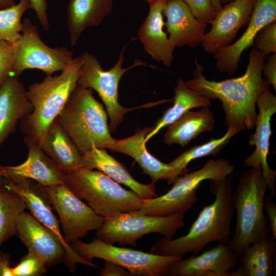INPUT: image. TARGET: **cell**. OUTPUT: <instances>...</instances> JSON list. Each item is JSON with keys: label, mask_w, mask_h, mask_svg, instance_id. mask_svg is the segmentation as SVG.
Returning <instances> with one entry per match:
<instances>
[{"label": "cell", "mask_w": 276, "mask_h": 276, "mask_svg": "<svg viewBox=\"0 0 276 276\" xmlns=\"http://www.w3.org/2000/svg\"><path fill=\"white\" fill-rule=\"evenodd\" d=\"M266 55L256 48L249 53L246 70L242 76L221 81L210 80L203 75V66L195 60L194 77L187 85L210 99H219L225 112V124L240 132L252 129L257 114L256 102L263 78L262 71Z\"/></svg>", "instance_id": "6da1fadb"}, {"label": "cell", "mask_w": 276, "mask_h": 276, "mask_svg": "<svg viewBox=\"0 0 276 276\" xmlns=\"http://www.w3.org/2000/svg\"><path fill=\"white\" fill-rule=\"evenodd\" d=\"M210 190L214 200L202 209L187 234L174 239H159L151 247V253L183 257L189 252L198 254L212 242L228 244L235 213L233 174L221 179L211 180Z\"/></svg>", "instance_id": "7a4b0ae2"}, {"label": "cell", "mask_w": 276, "mask_h": 276, "mask_svg": "<svg viewBox=\"0 0 276 276\" xmlns=\"http://www.w3.org/2000/svg\"><path fill=\"white\" fill-rule=\"evenodd\" d=\"M82 62L81 56L74 58L60 74L47 75L41 82L29 86L27 95L33 109L19 121L24 140L31 141L40 146L49 127L76 87Z\"/></svg>", "instance_id": "3957f363"}, {"label": "cell", "mask_w": 276, "mask_h": 276, "mask_svg": "<svg viewBox=\"0 0 276 276\" xmlns=\"http://www.w3.org/2000/svg\"><path fill=\"white\" fill-rule=\"evenodd\" d=\"M267 189L262 168L258 166L245 171L233 191L236 225L228 245L238 258L250 245L270 234L264 209Z\"/></svg>", "instance_id": "277c9868"}, {"label": "cell", "mask_w": 276, "mask_h": 276, "mask_svg": "<svg viewBox=\"0 0 276 276\" xmlns=\"http://www.w3.org/2000/svg\"><path fill=\"white\" fill-rule=\"evenodd\" d=\"M107 116L93 89L77 85L55 120L82 154L93 147L108 149L113 143Z\"/></svg>", "instance_id": "5b68a950"}, {"label": "cell", "mask_w": 276, "mask_h": 276, "mask_svg": "<svg viewBox=\"0 0 276 276\" xmlns=\"http://www.w3.org/2000/svg\"><path fill=\"white\" fill-rule=\"evenodd\" d=\"M65 184L104 218L140 209L142 199L99 170L82 167L66 173Z\"/></svg>", "instance_id": "8992f818"}, {"label": "cell", "mask_w": 276, "mask_h": 276, "mask_svg": "<svg viewBox=\"0 0 276 276\" xmlns=\"http://www.w3.org/2000/svg\"><path fill=\"white\" fill-rule=\"evenodd\" d=\"M235 167L225 158L209 159L199 169L177 177L165 194L142 200L138 211L144 214L167 216L191 209L197 201V191L206 180H219L232 174Z\"/></svg>", "instance_id": "52a82bcc"}, {"label": "cell", "mask_w": 276, "mask_h": 276, "mask_svg": "<svg viewBox=\"0 0 276 276\" xmlns=\"http://www.w3.org/2000/svg\"><path fill=\"white\" fill-rule=\"evenodd\" d=\"M185 213L177 212L167 216L144 214L138 210L118 213L103 218L96 231L98 239L110 244L136 246V241L143 236L159 233L172 239L176 232L185 226Z\"/></svg>", "instance_id": "ba28073f"}, {"label": "cell", "mask_w": 276, "mask_h": 276, "mask_svg": "<svg viewBox=\"0 0 276 276\" xmlns=\"http://www.w3.org/2000/svg\"><path fill=\"white\" fill-rule=\"evenodd\" d=\"M127 44L122 48L118 60L109 70L104 71L96 57L87 52L80 56L83 62L77 85L96 91L104 103L110 119L109 130L115 131L122 123L124 116L134 108H125L119 102L118 88L121 79L128 70L146 63L135 59L132 65L123 68L124 52Z\"/></svg>", "instance_id": "9c48e42d"}, {"label": "cell", "mask_w": 276, "mask_h": 276, "mask_svg": "<svg viewBox=\"0 0 276 276\" xmlns=\"http://www.w3.org/2000/svg\"><path fill=\"white\" fill-rule=\"evenodd\" d=\"M71 246L80 256L93 262L94 258L116 263L127 269L133 276H163L170 265L182 258L179 256H163L134 249L120 247L104 242L96 237L89 243L80 239Z\"/></svg>", "instance_id": "30bf717a"}, {"label": "cell", "mask_w": 276, "mask_h": 276, "mask_svg": "<svg viewBox=\"0 0 276 276\" xmlns=\"http://www.w3.org/2000/svg\"><path fill=\"white\" fill-rule=\"evenodd\" d=\"M21 32V37L16 42V57L10 76L18 77L27 69L40 70L51 76L62 71L73 61V53L67 48L47 45L29 18L23 20Z\"/></svg>", "instance_id": "8fae6325"}, {"label": "cell", "mask_w": 276, "mask_h": 276, "mask_svg": "<svg viewBox=\"0 0 276 276\" xmlns=\"http://www.w3.org/2000/svg\"><path fill=\"white\" fill-rule=\"evenodd\" d=\"M59 217L65 241L68 244L85 237L89 232L97 231L103 217L96 214L64 184L42 186Z\"/></svg>", "instance_id": "7c38bea8"}, {"label": "cell", "mask_w": 276, "mask_h": 276, "mask_svg": "<svg viewBox=\"0 0 276 276\" xmlns=\"http://www.w3.org/2000/svg\"><path fill=\"white\" fill-rule=\"evenodd\" d=\"M2 179L6 187L22 198L32 215L51 231L62 243L66 251L63 262L71 272L76 270L77 263L98 267L93 262L83 258L65 241L60 228L59 221L52 211L51 204L41 185L30 179L2 177Z\"/></svg>", "instance_id": "4fadbf2b"}, {"label": "cell", "mask_w": 276, "mask_h": 276, "mask_svg": "<svg viewBox=\"0 0 276 276\" xmlns=\"http://www.w3.org/2000/svg\"><path fill=\"white\" fill-rule=\"evenodd\" d=\"M258 108L256 119V129L248 141L249 146H255V151L244 160L245 167L260 166L270 191V197L275 196L276 171L267 163L270 139L271 134L270 121L276 112V97L270 89V85L263 79L257 102Z\"/></svg>", "instance_id": "5bb4252c"}, {"label": "cell", "mask_w": 276, "mask_h": 276, "mask_svg": "<svg viewBox=\"0 0 276 276\" xmlns=\"http://www.w3.org/2000/svg\"><path fill=\"white\" fill-rule=\"evenodd\" d=\"M238 258L227 244L218 243L200 255L176 261L167 276H233Z\"/></svg>", "instance_id": "9a60e30c"}, {"label": "cell", "mask_w": 276, "mask_h": 276, "mask_svg": "<svg viewBox=\"0 0 276 276\" xmlns=\"http://www.w3.org/2000/svg\"><path fill=\"white\" fill-rule=\"evenodd\" d=\"M276 20V0H256L248 27L235 42L220 48L214 57L216 66L221 72L233 74L239 67L243 51L254 44L260 31L271 22Z\"/></svg>", "instance_id": "2e32d148"}, {"label": "cell", "mask_w": 276, "mask_h": 276, "mask_svg": "<svg viewBox=\"0 0 276 276\" xmlns=\"http://www.w3.org/2000/svg\"><path fill=\"white\" fill-rule=\"evenodd\" d=\"M256 0H233L217 13L210 22L201 45L204 52L215 54L232 43L238 31L248 25Z\"/></svg>", "instance_id": "e0dca14e"}, {"label": "cell", "mask_w": 276, "mask_h": 276, "mask_svg": "<svg viewBox=\"0 0 276 276\" xmlns=\"http://www.w3.org/2000/svg\"><path fill=\"white\" fill-rule=\"evenodd\" d=\"M15 235L47 269L64 262L66 251L62 243L30 213L24 211L18 216Z\"/></svg>", "instance_id": "ac0fdd59"}, {"label": "cell", "mask_w": 276, "mask_h": 276, "mask_svg": "<svg viewBox=\"0 0 276 276\" xmlns=\"http://www.w3.org/2000/svg\"><path fill=\"white\" fill-rule=\"evenodd\" d=\"M24 141L28 148L26 160L14 166L0 164V176L10 179H30L42 186L64 184L66 173L37 144L29 140Z\"/></svg>", "instance_id": "d6986e66"}, {"label": "cell", "mask_w": 276, "mask_h": 276, "mask_svg": "<svg viewBox=\"0 0 276 276\" xmlns=\"http://www.w3.org/2000/svg\"><path fill=\"white\" fill-rule=\"evenodd\" d=\"M163 14L169 39L175 47L195 48L201 44L207 24L198 19L182 0H167Z\"/></svg>", "instance_id": "ffe728a7"}, {"label": "cell", "mask_w": 276, "mask_h": 276, "mask_svg": "<svg viewBox=\"0 0 276 276\" xmlns=\"http://www.w3.org/2000/svg\"><path fill=\"white\" fill-rule=\"evenodd\" d=\"M152 128L139 129L134 134L125 139H114L108 149L131 157L143 169V172L150 176L152 182L155 183L159 180H165L169 185L172 184L178 177L175 169L169 164L158 159L146 149L145 139Z\"/></svg>", "instance_id": "44dd1931"}, {"label": "cell", "mask_w": 276, "mask_h": 276, "mask_svg": "<svg viewBox=\"0 0 276 276\" xmlns=\"http://www.w3.org/2000/svg\"><path fill=\"white\" fill-rule=\"evenodd\" d=\"M166 1L154 0L149 4L148 14L138 31L137 37L148 54L170 66L175 47L164 30L163 9Z\"/></svg>", "instance_id": "7402d4cb"}, {"label": "cell", "mask_w": 276, "mask_h": 276, "mask_svg": "<svg viewBox=\"0 0 276 276\" xmlns=\"http://www.w3.org/2000/svg\"><path fill=\"white\" fill-rule=\"evenodd\" d=\"M32 109L27 90L18 77H8L0 87V147L15 132L18 121Z\"/></svg>", "instance_id": "603a6c76"}, {"label": "cell", "mask_w": 276, "mask_h": 276, "mask_svg": "<svg viewBox=\"0 0 276 276\" xmlns=\"http://www.w3.org/2000/svg\"><path fill=\"white\" fill-rule=\"evenodd\" d=\"M83 167L97 169L117 182L131 189L142 200L156 196L155 183L143 184L136 180L121 163L105 149L93 147L82 154Z\"/></svg>", "instance_id": "cb8c5ba5"}, {"label": "cell", "mask_w": 276, "mask_h": 276, "mask_svg": "<svg viewBox=\"0 0 276 276\" xmlns=\"http://www.w3.org/2000/svg\"><path fill=\"white\" fill-rule=\"evenodd\" d=\"M114 0H70L67 6V24L70 43L74 46L86 29L98 26L111 12Z\"/></svg>", "instance_id": "d4e9b609"}, {"label": "cell", "mask_w": 276, "mask_h": 276, "mask_svg": "<svg viewBox=\"0 0 276 276\" xmlns=\"http://www.w3.org/2000/svg\"><path fill=\"white\" fill-rule=\"evenodd\" d=\"M40 147L65 173L83 167L82 154L56 120L49 127Z\"/></svg>", "instance_id": "484cf974"}, {"label": "cell", "mask_w": 276, "mask_h": 276, "mask_svg": "<svg viewBox=\"0 0 276 276\" xmlns=\"http://www.w3.org/2000/svg\"><path fill=\"white\" fill-rule=\"evenodd\" d=\"M271 235L250 245L238 258L233 276H272L275 270L276 242Z\"/></svg>", "instance_id": "4316f807"}, {"label": "cell", "mask_w": 276, "mask_h": 276, "mask_svg": "<svg viewBox=\"0 0 276 276\" xmlns=\"http://www.w3.org/2000/svg\"><path fill=\"white\" fill-rule=\"evenodd\" d=\"M214 124V116L209 107L189 110L168 126L164 135L165 143L185 147L201 133L212 131Z\"/></svg>", "instance_id": "83f0119b"}, {"label": "cell", "mask_w": 276, "mask_h": 276, "mask_svg": "<svg viewBox=\"0 0 276 276\" xmlns=\"http://www.w3.org/2000/svg\"><path fill=\"white\" fill-rule=\"evenodd\" d=\"M174 92L173 105L164 113L147 134L145 143L162 129L175 122L188 111L195 108L208 107L212 104L211 99L190 88L181 78L175 87Z\"/></svg>", "instance_id": "f1b7e54d"}, {"label": "cell", "mask_w": 276, "mask_h": 276, "mask_svg": "<svg viewBox=\"0 0 276 276\" xmlns=\"http://www.w3.org/2000/svg\"><path fill=\"white\" fill-rule=\"evenodd\" d=\"M27 209L22 198L6 187L0 180V247L16 235V222L19 214Z\"/></svg>", "instance_id": "f546056e"}, {"label": "cell", "mask_w": 276, "mask_h": 276, "mask_svg": "<svg viewBox=\"0 0 276 276\" xmlns=\"http://www.w3.org/2000/svg\"><path fill=\"white\" fill-rule=\"evenodd\" d=\"M227 128L226 132L222 137L212 139L206 143L194 146L180 154L169 163L175 169L177 175L179 176L187 173L189 171L187 166L191 161L206 156L216 155L233 136L240 132L233 127Z\"/></svg>", "instance_id": "4dcf8cb0"}, {"label": "cell", "mask_w": 276, "mask_h": 276, "mask_svg": "<svg viewBox=\"0 0 276 276\" xmlns=\"http://www.w3.org/2000/svg\"><path fill=\"white\" fill-rule=\"evenodd\" d=\"M30 8L29 0H19L12 7L0 9V40L15 43L20 39L21 17Z\"/></svg>", "instance_id": "1f68e13d"}, {"label": "cell", "mask_w": 276, "mask_h": 276, "mask_svg": "<svg viewBox=\"0 0 276 276\" xmlns=\"http://www.w3.org/2000/svg\"><path fill=\"white\" fill-rule=\"evenodd\" d=\"M47 270V268L41 260L30 252L12 268L13 276H39L45 273Z\"/></svg>", "instance_id": "d6a6232c"}, {"label": "cell", "mask_w": 276, "mask_h": 276, "mask_svg": "<svg viewBox=\"0 0 276 276\" xmlns=\"http://www.w3.org/2000/svg\"><path fill=\"white\" fill-rule=\"evenodd\" d=\"M255 48L266 55L276 52V20L263 28L256 36L254 44Z\"/></svg>", "instance_id": "836d02e7"}, {"label": "cell", "mask_w": 276, "mask_h": 276, "mask_svg": "<svg viewBox=\"0 0 276 276\" xmlns=\"http://www.w3.org/2000/svg\"><path fill=\"white\" fill-rule=\"evenodd\" d=\"M16 44L0 40V85L11 75L16 54Z\"/></svg>", "instance_id": "e575fe53"}, {"label": "cell", "mask_w": 276, "mask_h": 276, "mask_svg": "<svg viewBox=\"0 0 276 276\" xmlns=\"http://www.w3.org/2000/svg\"><path fill=\"white\" fill-rule=\"evenodd\" d=\"M193 14L199 20L210 24L217 12L214 7L212 0H182Z\"/></svg>", "instance_id": "d590c367"}, {"label": "cell", "mask_w": 276, "mask_h": 276, "mask_svg": "<svg viewBox=\"0 0 276 276\" xmlns=\"http://www.w3.org/2000/svg\"><path fill=\"white\" fill-rule=\"evenodd\" d=\"M31 9L36 16L44 30L48 31L50 24L48 16V4L46 0H29Z\"/></svg>", "instance_id": "8d00e7d4"}, {"label": "cell", "mask_w": 276, "mask_h": 276, "mask_svg": "<svg viewBox=\"0 0 276 276\" xmlns=\"http://www.w3.org/2000/svg\"><path fill=\"white\" fill-rule=\"evenodd\" d=\"M262 73L266 78V82L276 90V54L269 56L267 61L263 64Z\"/></svg>", "instance_id": "74e56055"}, {"label": "cell", "mask_w": 276, "mask_h": 276, "mask_svg": "<svg viewBox=\"0 0 276 276\" xmlns=\"http://www.w3.org/2000/svg\"><path fill=\"white\" fill-rule=\"evenodd\" d=\"M264 209L268 217L270 235L276 239V205L270 197H265Z\"/></svg>", "instance_id": "f35d334b"}, {"label": "cell", "mask_w": 276, "mask_h": 276, "mask_svg": "<svg viewBox=\"0 0 276 276\" xmlns=\"http://www.w3.org/2000/svg\"><path fill=\"white\" fill-rule=\"evenodd\" d=\"M104 267L99 274L101 276H131L130 272L122 266L107 260H104Z\"/></svg>", "instance_id": "ab89813d"}, {"label": "cell", "mask_w": 276, "mask_h": 276, "mask_svg": "<svg viewBox=\"0 0 276 276\" xmlns=\"http://www.w3.org/2000/svg\"><path fill=\"white\" fill-rule=\"evenodd\" d=\"M9 254L0 251V276H13Z\"/></svg>", "instance_id": "60d3db41"}, {"label": "cell", "mask_w": 276, "mask_h": 276, "mask_svg": "<svg viewBox=\"0 0 276 276\" xmlns=\"http://www.w3.org/2000/svg\"><path fill=\"white\" fill-rule=\"evenodd\" d=\"M15 4L14 0H0V9L12 7Z\"/></svg>", "instance_id": "b9f144b4"}, {"label": "cell", "mask_w": 276, "mask_h": 276, "mask_svg": "<svg viewBox=\"0 0 276 276\" xmlns=\"http://www.w3.org/2000/svg\"><path fill=\"white\" fill-rule=\"evenodd\" d=\"M212 2L216 11L219 12L223 7L221 0H212Z\"/></svg>", "instance_id": "7bdbcfd3"}, {"label": "cell", "mask_w": 276, "mask_h": 276, "mask_svg": "<svg viewBox=\"0 0 276 276\" xmlns=\"http://www.w3.org/2000/svg\"><path fill=\"white\" fill-rule=\"evenodd\" d=\"M232 1L233 0H221V3H223V4H227Z\"/></svg>", "instance_id": "ee69618b"}, {"label": "cell", "mask_w": 276, "mask_h": 276, "mask_svg": "<svg viewBox=\"0 0 276 276\" xmlns=\"http://www.w3.org/2000/svg\"><path fill=\"white\" fill-rule=\"evenodd\" d=\"M143 1L147 2L148 3V4H149L150 3H151V2H152L154 0H143Z\"/></svg>", "instance_id": "f6af8a7d"}, {"label": "cell", "mask_w": 276, "mask_h": 276, "mask_svg": "<svg viewBox=\"0 0 276 276\" xmlns=\"http://www.w3.org/2000/svg\"><path fill=\"white\" fill-rule=\"evenodd\" d=\"M1 177L0 176V180H1Z\"/></svg>", "instance_id": "bcb514c9"}, {"label": "cell", "mask_w": 276, "mask_h": 276, "mask_svg": "<svg viewBox=\"0 0 276 276\" xmlns=\"http://www.w3.org/2000/svg\"><path fill=\"white\" fill-rule=\"evenodd\" d=\"M0 87H1V85H0Z\"/></svg>", "instance_id": "7dc6e473"}]
</instances>
